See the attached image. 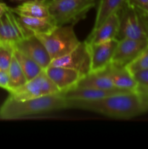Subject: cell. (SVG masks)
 Masks as SVG:
<instances>
[{
    "mask_svg": "<svg viewBox=\"0 0 148 149\" xmlns=\"http://www.w3.org/2000/svg\"><path fill=\"white\" fill-rule=\"evenodd\" d=\"M68 101L69 109H84L115 119H131L147 111L136 91L118 93L97 100Z\"/></svg>",
    "mask_w": 148,
    "mask_h": 149,
    "instance_id": "1",
    "label": "cell"
},
{
    "mask_svg": "<svg viewBox=\"0 0 148 149\" xmlns=\"http://www.w3.org/2000/svg\"><path fill=\"white\" fill-rule=\"evenodd\" d=\"M64 109H69L68 101L61 93L27 100H17L9 96L0 108V119H21Z\"/></svg>",
    "mask_w": 148,
    "mask_h": 149,
    "instance_id": "2",
    "label": "cell"
},
{
    "mask_svg": "<svg viewBox=\"0 0 148 149\" xmlns=\"http://www.w3.org/2000/svg\"><path fill=\"white\" fill-rule=\"evenodd\" d=\"M118 33L116 39L148 40V15L126 2L119 11Z\"/></svg>",
    "mask_w": 148,
    "mask_h": 149,
    "instance_id": "3",
    "label": "cell"
},
{
    "mask_svg": "<svg viewBox=\"0 0 148 149\" xmlns=\"http://www.w3.org/2000/svg\"><path fill=\"white\" fill-rule=\"evenodd\" d=\"M95 5V0H49V14L57 26L73 25L86 17Z\"/></svg>",
    "mask_w": 148,
    "mask_h": 149,
    "instance_id": "4",
    "label": "cell"
},
{
    "mask_svg": "<svg viewBox=\"0 0 148 149\" xmlns=\"http://www.w3.org/2000/svg\"><path fill=\"white\" fill-rule=\"evenodd\" d=\"M36 36L46 48L52 61L69 53L81 42L75 35L73 25L57 26L49 33Z\"/></svg>",
    "mask_w": 148,
    "mask_h": 149,
    "instance_id": "5",
    "label": "cell"
},
{
    "mask_svg": "<svg viewBox=\"0 0 148 149\" xmlns=\"http://www.w3.org/2000/svg\"><path fill=\"white\" fill-rule=\"evenodd\" d=\"M50 65L72 68L78 71L81 77L86 76L91 70V57L88 44L85 41L81 42L69 53L52 60Z\"/></svg>",
    "mask_w": 148,
    "mask_h": 149,
    "instance_id": "6",
    "label": "cell"
},
{
    "mask_svg": "<svg viewBox=\"0 0 148 149\" xmlns=\"http://www.w3.org/2000/svg\"><path fill=\"white\" fill-rule=\"evenodd\" d=\"M32 34L23 29L10 7L0 18V43L10 44L14 46L22 39Z\"/></svg>",
    "mask_w": 148,
    "mask_h": 149,
    "instance_id": "7",
    "label": "cell"
},
{
    "mask_svg": "<svg viewBox=\"0 0 148 149\" xmlns=\"http://www.w3.org/2000/svg\"><path fill=\"white\" fill-rule=\"evenodd\" d=\"M14 48L33 60L44 70L50 65L52 58L41 41L35 34L22 39L14 45Z\"/></svg>",
    "mask_w": 148,
    "mask_h": 149,
    "instance_id": "8",
    "label": "cell"
},
{
    "mask_svg": "<svg viewBox=\"0 0 148 149\" xmlns=\"http://www.w3.org/2000/svg\"><path fill=\"white\" fill-rule=\"evenodd\" d=\"M118 40L116 39L94 45H88L91 57L90 73L105 69L112 62Z\"/></svg>",
    "mask_w": 148,
    "mask_h": 149,
    "instance_id": "9",
    "label": "cell"
},
{
    "mask_svg": "<svg viewBox=\"0 0 148 149\" xmlns=\"http://www.w3.org/2000/svg\"><path fill=\"white\" fill-rule=\"evenodd\" d=\"M148 40H136L125 38L118 40L112 63L119 66H127L147 45Z\"/></svg>",
    "mask_w": 148,
    "mask_h": 149,
    "instance_id": "10",
    "label": "cell"
},
{
    "mask_svg": "<svg viewBox=\"0 0 148 149\" xmlns=\"http://www.w3.org/2000/svg\"><path fill=\"white\" fill-rule=\"evenodd\" d=\"M44 71L57 87L60 93L75 87L81 78V74L78 71L66 67L50 65L45 68Z\"/></svg>",
    "mask_w": 148,
    "mask_h": 149,
    "instance_id": "11",
    "label": "cell"
},
{
    "mask_svg": "<svg viewBox=\"0 0 148 149\" xmlns=\"http://www.w3.org/2000/svg\"><path fill=\"white\" fill-rule=\"evenodd\" d=\"M120 19L118 13H114L96 29H92L85 42L94 45L116 39L119 31Z\"/></svg>",
    "mask_w": 148,
    "mask_h": 149,
    "instance_id": "12",
    "label": "cell"
},
{
    "mask_svg": "<svg viewBox=\"0 0 148 149\" xmlns=\"http://www.w3.org/2000/svg\"><path fill=\"white\" fill-rule=\"evenodd\" d=\"M128 92L133 91H128L117 87L110 90H101V89L93 88H80V87H75L61 93L63 97L68 100H92L118 94V93H128Z\"/></svg>",
    "mask_w": 148,
    "mask_h": 149,
    "instance_id": "13",
    "label": "cell"
},
{
    "mask_svg": "<svg viewBox=\"0 0 148 149\" xmlns=\"http://www.w3.org/2000/svg\"><path fill=\"white\" fill-rule=\"evenodd\" d=\"M104 71L115 87L128 91H136L137 83L126 66H119L111 63Z\"/></svg>",
    "mask_w": 148,
    "mask_h": 149,
    "instance_id": "14",
    "label": "cell"
},
{
    "mask_svg": "<svg viewBox=\"0 0 148 149\" xmlns=\"http://www.w3.org/2000/svg\"><path fill=\"white\" fill-rule=\"evenodd\" d=\"M16 16L23 29L35 35L48 33L57 26L52 16L48 17H30L17 15Z\"/></svg>",
    "mask_w": 148,
    "mask_h": 149,
    "instance_id": "15",
    "label": "cell"
},
{
    "mask_svg": "<svg viewBox=\"0 0 148 149\" xmlns=\"http://www.w3.org/2000/svg\"><path fill=\"white\" fill-rule=\"evenodd\" d=\"M17 15L30 17H50L48 1H26L14 8H10Z\"/></svg>",
    "mask_w": 148,
    "mask_h": 149,
    "instance_id": "16",
    "label": "cell"
},
{
    "mask_svg": "<svg viewBox=\"0 0 148 149\" xmlns=\"http://www.w3.org/2000/svg\"><path fill=\"white\" fill-rule=\"evenodd\" d=\"M75 87L101 90H110L116 88L104 70L99 72L89 73L86 76L81 77L77 83Z\"/></svg>",
    "mask_w": 148,
    "mask_h": 149,
    "instance_id": "17",
    "label": "cell"
},
{
    "mask_svg": "<svg viewBox=\"0 0 148 149\" xmlns=\"http://www.w3.org/2000/svg\"><path fill=\"white\" fill-rule=\"evenodd\" d=\"M127 0H100L93 29H96L114 13H118Z\"/></svg>",
    "mask_w": 148,
    "mask_h": 149,
    "instance_id": "18",
    "label": "cell"
},
{
    "mask_svg": "<svg viewBox=\"0 0 148 149\" xmlns=\"http://www.w3.org/2000/svg\"><path fill=\"white\" fill-rule=\"evenodd\" d=\"M10 96L17 100H27L42 96L41 86L37 77L28 81L17 90L10 93Z\"/></svg>",
    "mask_w": 148,
    "mask_h": 149,
    "instance_id": "19",
    "label": "cell"
},
{
    "mask_svg": "<svg viewBox=\"0 0 148 149\" xmlns=\"http://www.w3.org/2000/svg\"><path fill=\"white\" fill-rule=\"evenodd\" d=\"M14 55L18 61L28 81L37 77L44 70L37 63L15 48H14Z\"/></svg>",
    "mask_w": 148,
    "mask_h": 149,
    "instance_id": "20",
    "label": "cell"
},
{
    "mask_svg": "<svg viewBox=\"0 0 148 149\" xmlns=\"http://www.w3.org/2000/svg\"><path fill=\"white\" fill-rule=\"evenodd\" d=\"M8 74L9 87L7 91H9V93L17 90L28 81L26 75L15 55L13 56L11 64L9 67Z\"/></svg>",
    "mask_w": 148,
    "mask_h": 149,
    "instance_id": "21",
    "label": "cell"
},
{
    "mask_svg": "<svg viewBox=\"0 0 148 149\" xmlns=\"http://www.w3.org/2000/svg\"><path fill=\"white\" fill-rule=\"evenodd\" d=\"M37 78L39 79V84L41 86L42 96L49 95H54L60 93L55 83L48 77L44 70H43L37 76Z\"/></svg>",
    "mask_w": 148,
    "mask_h": 149,
    "instance_id": "22",
    "label": "cell"
},
{
    "mask_svg": "<svg viewBox=\"0 0 148 149\" xmlns=\"http://www.w3.org/2000/svg\"><path fill=\"white\" fill-rule=\"evenodd\" d=\"M14 56V46L10 44L0 43V69L8 71Z\"/></svg>",
    "mask_w": 148,
    "mask_h": 149,
    "instance_id": "23",
    "label": "cell"
},
{
    "mask_svg": "<svg viewBox=\"0 0 148 149\" xmlns=\"http://www.w3.org/2000/svg\"><path fill=\"white\" fill-rule=\"evenodd\" d=\"M131 74L139 70L148 68V44L139 55L126 66Z\"/></svg>",
    "mask_w": 148,
    "mask_h": 149,
    "instance_id": "24",
    "label": "cell"
},
{
    "mask_svg": "<svg viewBox=\"0 0 148 149\" xmlns=\"http://www.w3.org/2000/svg\"><path fill=\"white\" fill-rule=\"evenodd\" d=\"M138 86L148 87V68L139 70L132 74Z\"/></svg>",
    "mask_w": 148,
    "mask_h": 149,
    "instance_id": "25",
    "label": "cell"
},
{
    "mask_svg": "<svg viewBox=\"0 0 148 149\" xmlns=\"http://www.w3.org/2000/svg\"><path fill=\"white\" fill-rule=\"evenodd\" d=\"M127 2L148 15V0H127Z\"/></svg>",
    "mask_w": 148,
    "mask_h": 149,
    "instance_id": "26",
    "label": "cell"
},
{
    "mask_svg": "<svg viewBox=\"0 0 148 149\" xmlns=\"http://www.w3.org/2000/svg\"><path fill=\"white\" fill-rule=\"evenodd\" d=\"M9 74L8 71L0 69V87L8 90Z\"/></svg>",
    "mask_w": 148,
    "mask_h": 149,
    "instance_id": "27",
    "label": "cell"
},
{
    "mask_svg": "<svg viewBox=\"0 0 148 149\" xmlns=\"http://www.w3.org/2000/svg\"><path fill=\"white\" fill-rule=\"evenodd\" d=\"M136 92L140 95L142 100H143L147 110L148 111V87H141L138 86Z\"/></svg>",
    "mask_w": 148,
    "mask_h": 149,
    "instance_id": "28",
    "label": "cell"
},
{
    "mask_svg": "<svg viewBox=\"0 0 148 149\" xmlns=\"http://www.w3.org/2000/svg\"><path fill=\"white\" fill-rule=\"evenodd\" d=\"M8 8L9 7H7V6L6 5V4L0 1V18H1V16L5 13V12L7 11Z\"/></svg>",
    "mask_w": 148,
    "mask_h": 149,
    "instance_id": "29",
    "label": "cell"
},
{
    "mask_svg": "<svg viewBox=\"0 0 148 149\" xmlns=\"http://www.w3.org/2000/svg\"><path fill=\"white\" fill-rule=\"evenodd\" d=\"M12 1H49V0H11Z\"/></svg>",
    "mask_w": 148,
    "mask_h": 149,
    "instance_id": "30",
    "label": "cell"
},
{
    "mask_svg": "<svg viewBox=\"0 0 148 149\" xmlns=\"http://www.w3.org/2000/svg\"><path fill=\"white\" fill-rule=\"evenodd\" d=\"M53 1H57V0H53Z\"/></svg>",
    "mask_w": 148,
    "mask_h": 149,
    "instance_id": "31",
    "label": "cell"
}]
</instances>
